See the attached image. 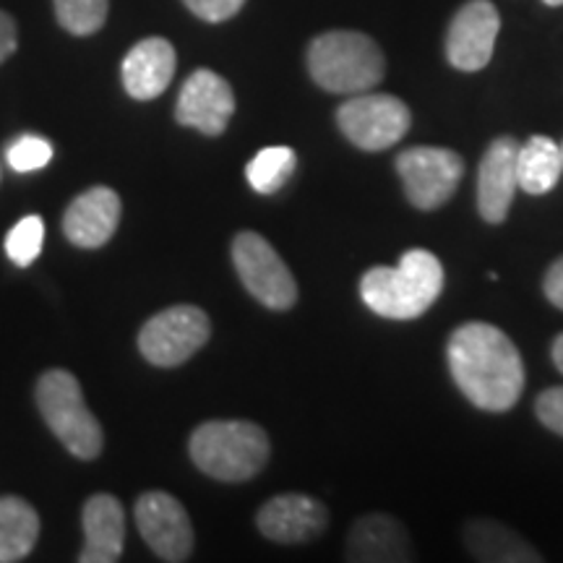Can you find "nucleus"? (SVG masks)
Here are the masks:
<instances>
[{
    "label": "nucleus",
    "instance_id": "nucleus-1",
    "mask_svg": "<svg viewBox=\"0 0 563 563\" xmlns=\"http://www.w3.org/2000/svg\"><path fill=\"white\" fill-rule=\"evenodd\" d=\"M446 357L454 384L481 410L506 412L522 397V355L493 323H462L449 340Z\"/></svg>",
    "mask_w": 563,
    "mask_h": 563
},
{
    "label": "nucleus",
    "instance_id": "nucleus-2",
    "mask_svg": "<svg viewBox=\"0 0 563 563\" xmlns=\"http://www.w3.org/2000/svg\"><path fill=\"white\" fill-rule=\"evenodd\" d=\"M443 290V266L431 251L412 249L397 266H376L361 279V298L391 321L420 319Z\"/></svg>",
    "mask_w": 563,
    "mask_h": 563
},
{
    "label": "nucleus",
    "instance_id": "nucleus-3",
    "mask_svg": "<svg viewBox=\"0 0 563 563\" xmlns=\"http://www.w3.org/2000/svg\"><path fill=\"white\" fill-rule=\"evenodd\" d=\"M188 449L201 473L222 483H245L269 460V435L249 420H211L196 428Z\"/></svg>",
    "mask_w": 563,
    "mask_h": 563
},
{
    "label": "nucleus",
    "instance_id": "nucleus-4",
    "mask_svg": "<svg viewBox=\"0 0 563 563\" xmlns=\"http://www.w3.org/2000/svg\"><path fill=\"white\" fill-rule=\"evenodd\" d=\"M308 70L321 89L334 95H361L384 79V53L368 34L327 32L308 47Z\"/></svg>",
    "mask_w": 563,
    "mask_h": 563
},
{
    "label": "nucleus",
    "instance_id": "nucleus-5",
    "mask_svg": "<svg viewBox=\"0 0 563 563\" xmlns=\"http://www.w3.org/2000/svg\"><path fill=\"white\" fill-rule=\"evenodd\" d=\"M37 405L51 431L63 446L79 460H97L102 452V426L89 412L81 397V386L74 373L47 371L37 384Z\"/></svg>",
    "mask_w": 563,
    "mask_h": 563
},
{
    "label": "nucleus",
    "instance_id": "nucleus-6",
    "mask_svg": "<svg viewBox=\"0 0 563 563\" xmlns=\"http://www.w3.org/2000/svg\"><path fill=\"white\" fill-rule=\"evenodd\" d=\"M209 316L196 306H173L152 316L139 334V350L152 365L175 368L209 342Z\"/></svg>",
    "mask_w": 563,
    "mask_h": 563
},
{
    "label": "nucleus",
    "instance_id": "nucleus-7",
    "mask_svg": "<svg viewBox=\"0 0 563 563\" xmlns=\"http://www.w3.org/2000/svg\"><path fill=\"white\" fill-rule=\"evenodd\" d=\"M232 262L245 290L272 311H287L298 302V285L279 253L258 232H241L232 241Z\"/></svg>",
    "mask_w": 563,
    "mask_h": 563
},
{
    "label": "nucleus",
    "instance_id": "nucleus-8",
    "mask_svg": "<svg viewBox=\"0 0 563 563\" xmlns=\"http://www.w3.org/2000/svg\"><path fill=\"white\" fill-rule=\"evenodd\" d=\"M336 123L357 150L384 152L402 141L410 131V108L391 95H361L350 97L336 110Z\"/></svg>",
    "mask_w": 563,
    "mask_h": 563
},
{
    "label": "nucleus",
    "instance_id": "nucleus-9",
    "mask_svg": "<svg viewBox=\"0 0 563 563\" xmlns=\"http://www.w3.org/2000/svg\"><path fill=\"white\" fill-rule=\"evenodd\" d=\"M397 173L412 207L431 211L452 199L464 175V162L452 150L412 146L397 157Z\"/></svg>",
    "mask_w": 563,
    "mask_h": 563
},
{
    "label": "nucleus",
    "instance_id": "nucleus-10",
    "mask_svg": "<svg viewBox=\"0 0 563 563\" xmlns=\"http://www.w3.org/2000/svg\"><path fill=\"white\" fill-rule=\"evenodd\" d=\"M136 525L144 543L162 561L180 563L194 551V527L178 498L165 490H150L136 501Z\"/></svg>",
    "mask_w": 563,
    "mask_h": 563
},
{
    "label": "nucleus",
    "instance_id": "nucleus-11",
    "mask_svg": "<svg viewBox=\"0 0 563 563\" xmlns=\"http://www.w3.org/2000/svg\"><path fill=\"white\" fill-rule=\"evenodd\" d=\"M498 30H501V16L490 0H470L464 3L452 19L446 34V58L454 68L475 70L485 68L493 58Z\"/></svg>",
    "mask_w": 563,
    "mask_h": 563
},
{
    "label": "nucleus",
    "instance_id": "nucleus-12",
    "mask_svg": "<svg viewBox=\"0 0 563 563\" xmlns=\"http://www.w3.org/2000/svg\"><path fill=\"white\" fill-rule=\"evenodd\" d=\"M232 112H235V95L230 84L214 70L199 68L183 84L175 104V121L201 131L203 136H220L228 129Z\"/></svg>",
    "mask_w": 563,
    "mask_h": 563
},
{
    "label": "nucleus",
    "instance_id": "nucleus-13",
    "mask_svg": "<svg viewBox=\"0 0 563 563\" xmlns=\"http://www.w3.org/2000/svg\"><path fill=\"white\" fill-rule=\"evenodd\" d=\"M256 525L264 538L282 545H298L313 540L329 525V511L321 501L306 493L274 496L256 514Z\"/></svg>",
    "mask_w": 563,
    "mask_h": 563
},
{
    "label": "nucleus",
    "instance_id": "nucleus-14",
    "mask_svg": "<svg viewBox=\"0 0 563 563\" xmlns=\"http://www.w3.org/2000/svg\"><path fill=\"white\" fill-rule=\"evenodd\" d=\"M517 152L519 141L498 136L483 154L477 170V211L485 222L498 224L509 214L514 194H517Z\"/></svg>",
    "mask_w": 563,
    "mask_h": 563
},
{
    "label": "nucleus",
    "instance_id": "nucleus-15",
    "mask_svg": "<svg viewBox=\"0 0 563 563\" xmlns=\"http://www.w3.org/2000/svg\"><path fill=\"white\" fill-rule=\"evenodd\" d=\"M121 222V199L108 186H95L84 191L66 209L63 232L79 249H100L115 235Z\"/></svg>",
    "mask_w": 563,
    "mask_h": 563
},
{
    "label": "nucleus",
    "instance_id": "nucleus-16",
    "mask_svg": "<svg viewBox=\"0 0 563 563\" xmlns=\"http://www.w3.org/2000/svg\"><path fill=\"white\" fill-rule=\"evenodd\" d=\"M175 66V47L162 37L141 40L131 47L123 60V87L133 100H157V97L170 87Z\"/></svg>",
    "mask_w": 563,
    "mask_h": 563
},
{
    "label": "nucleus",
    "instance_id": "nucleus-17",
    "mask_svg": "<svg viewBox=\"0 0 563 563\" xmlns=\"http://www.w3.org/2000/svg\"><path fill=\"white\" fill-rule=\"evenodd\" d=\"M347 561L399 563L412 561L407 530L389 514H365L347 534Z\"/></svg>",
    "mask_w": 563,
    "mask_h": 563
},
{
    "label": "nucleus",
    "instance_id": "nucleus-18",
    "mask_svg": "<svg viewBox=\"0 0 563 563\" xmlns=\"http://www.w3.org/2000/svg\"><path fill=\"white\" fill-rule=\"evenodd\" d=\"M84 525V551L81 563H115L125 543V511L121 501L108 493L91 496L81 514Z\"/></svg>",
    "mask_w": 563,
    "mask_h": 563
},
{
    "label": "nucleus",
    "instance_id": "nucleus-19",
    "mask_svg": "<svg viewBox=\"0 0 563 563\" xmlns=\"http://www.w3.org/2000/svg\"><path fill=\"white\" fill-rule=\"evenodd\" d=\"M464 545L473 553V559L488 563L543 561L525 538L490 519H475L464 527Z\"/></svg>",
    "mask_w": 563,
    "mask_h": 563
},
{
    "label": "nucleus",
    "instance_id": "nucleus-20",
    "mask_svg": "<svg viewBox=\"0 0 563 563\" xmlns=\"http://www.w3.org/2000/svg\"><path fill=\"white\" fill-rule=\"evenodd\" d=\"M563 173L561 146L548 136H532L519 144L517 186L530 196H543L559 186Z\"/></svg>",
    "mask_w": 563,
    "mask_h": 563
},
{
    "label": "nucleus",
    "instance_id": "nucleus-21",
    "mask_svg": "<svg viewBox=\"0 0 563 563\" xmlns=\"http://www.w3.org/2000/svg\"><path fill=\"white\" fill-rule=\"evenodd\" d=\"M40 538V517L24 498H0V563L26 559Z\"/></svg>",
    "mask_w": 563,
    "mask_h": 563
},
{
    "label": "nucleus",
    "instance_id": "nucleus-22",
    "mask_svg": "<svg viewBox=\"0 0 563 563\" xmlns=\"http://www.w3.org/2000/svg\"><path fill=\"white\" fill-rule=\"evenodd\" d=\"M298 157L290 146H266L249 162L245 167V178L251 188L262 196H274L285 188V183L292 178Z\"/></svg>",
    "mask_w": 563,
    "mask_h": 563
},
{
    "label": "nucleus",
    "instance_id": "nucleus-23",
    "mask_svg": "<svg viewBox=\"0 0 563 563\" xmlns=\"http://www.w3.org/2000/svg\"><path fill=\"white\" fill-rule=\"evenodd\" d=\"M55 16L66 32L87 37L108 21V0H55Z\"/></svg>",
    "mask_w": 563,
    "mask_h": 563
},
{
    "label": "nucleus",
    "instance_id": "nucleus-24",
    "mask_svg": "<svg viewBox=\"0 0 563 563\" xmlns=\"http://www.w3.org/2000/svg\"><path fill=\"white\" fill-rule=\"evenodd\" d=\"M42 245H45V222L37 214L24 217L13 224L5 238V253L16 266H30L42 253Z\"/></svg>",
    "mask_w": 563,
    "mask_h": 563
},
{
    "label": "nucleus",
    "instance_id": "nucleus-25",
    "mask_svg": "<svg viewBox=\"0 0 563 563\" xmlns=\"http://www.w3.org/2000/svg\"><path fill=\"white\" fill-rule=\"evenodd\" d=\"M5 159H9L11 170L34 173L53 159V146L42 136H19L5 150Z\"/></svg>",
    "mask_w": 563,
    "mask_h": 563
},
{
    "label": "nucleus",
    "instance_id": "nucleus-26",
    "mask_svg": "<svg viewBox=\"0 0 563 563\" xmlns=\"http://www.w3.org/2000/svg\"><path fill=\"white\" fill-rule=\"evenodd\" d=\"M534 412L545 428L563 435V386H553V389L540 394L538 402H534Z\"/></svg>",
    "mask_w": 563,
    "mask_h": 563
},
{
    "label": "nucleus",
    "instance_id": "nucleus-27",
    "mask_svg": "<svg viewBox=\"0 0 563 563\" xmlns=\"http://www.w3.org/2000/svg\"><path fill=\"white\" fill-rule=\"evenodd\" d=\"M183 3H186L188 11H194L199 19L211 21V24H220V21L235 16V13L243 9L245 0H183Z\"/></svg>",
    "mask_w": 563,
    "mask_h": 563
},
{
    "label": "nucleus",
    "instance_id": "nucleus-28",
    "mask_svg": "<svg viewBox=\"0 0 563 563\" xmlns=\"http://www.w3.org/2000/svg\"><path fill=\"white\" fill-rule=\"evenodd\" d=\"M16 45H19L16 21H13L5 11H0V63H5L13 53H16Z\"/></svg>",
    "mask_w": 563,
    "mask_h": 563
},
{
    "label": "nucleus",
    "instance_id": "nucleus-29",
    "mask_svg": "<svg viewBox=\"0 0 563 563\" xmlns=\"http://www.w3.org/2000/svg\"><path fill=\"white\" fill-rule=\"evenodd\" d=\"M543 290H545V298L551 300L555 308H561L563 311V256L559 258V262H553L551 269H548Z\"/></svg>",
    "mask_w": 563,
    "mask_h": 563
},
{
    "label": "nucleus",
    "instance_id": "nucleus-30",
    "mask_svg": "<svg viewBox=\"0 0 563 563\" xmlns=\"http://www.w3.org/2000/svg\"><path fill=\"white\" fill-rule=\"evenodd\" d=\"M551 355H553V363H555V368H559V371L563 373V334H561V336H555V342H553V350H551Z\"/></svg>",
    "mask_w": 563,
    "mask_h": 563
},
{
    "label": "nucleus",
    "instance_id": "nucleus-31",
    "mask_svg": "<svg viewBox=\"0 0 563 563\" xmlns=\"http://www.w3.org/2000/svg\"><path fill=\"white\" fill-rule=\"evenodd\" d=\"M548 5H563V0H543Z\"/></svg>",
    "mask_w": 563,
    "mask_h": 563
},
{
    "label": "nucleus",
    "instance_id": "nucleus-32",
    "mask_svg": "<svg viewBox=\"0 0 563 563\" xmlns=\"http://www.w3.org/2000/svg\"><path fill=\"white\" fill-rule=\"evenodd\" d=\"M561 159H563V144H561Z\"/></svg>",
    "mask_w": 563,
    "mask_h": 563
}]
</instances>
